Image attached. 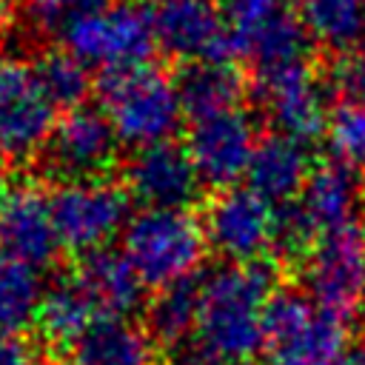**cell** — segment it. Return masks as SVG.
<instances>
[{
  "instance_id": "6da1fadb",
  "label": "cell",
  "mask_w": 365,
  "mask_h": 365,
  "mask_svg": "<svg viewBox=\"0 0 365 365\" xmlns=\"http://www.w3.org/2000/svg\"><path fill=\"white\" fill-rule=\"evenodd\" d=\"M197 291L194 345L231 362H251L265 351V319L277 294L265 262L220 265L197 282Z\"/></svg>"
},
{
  "instance_id": "7a4b0ae2",
  "label": "cell",
  "mask_w": 365,
  "mask_h": 365,
  "mask_svg": "<svg viewBox=\"0 0 365 365\" xmlns=\"http://www.w3.org/2000/svg\"><path fill=\"white\" fill-rule=\"evenodd\" d=\"M100 100L117 140L134 151L171 143L185 120L177 80L151 63L103 77Z\"/></svg>"
},
{
  "instance_id": "3957f363",
  "label": "cell",
  "mask_w": 365,
  "mask_h": 365,
  "mask_svg": "<svg viewBox=\"0 0 365 365\" xmlns=\"http://www.w3.org/2000/svg\"><path fill=\"white\" fill-rule=\"evenodd\" d=\"M120 251L143 285H154L160 291L194 279L208 254V242L202 220H197L191 211L140 208L123 231Z\"/></svg>"
},
{
  "instance_id": "277c9868",
  "label": "cell",
  "mask_w": 365,
  "mask_h": 365,
  "mask_svg": "<svg viewBox=\"0 0 365 365\" xmlns=\"http://www.w3.org/2000/svg\"><path fill=\"white\" fill-rule=\"evenodd\" d=\"M60 37L68 54L106 77L148 66L157 51L151 11L140 9L137 3H108L88 11L71 20Z\"/></svg>"
},
{
  "instance_id": "5b68a950",
  "label": "cell",
  "mask_w": 365,
  "mask_h": 365,
  "mask_svg": "<svg viewBox=\"0 0 365 365\" xmlns=\"http://www.w3.org/2000/svg\"><path fill=\"white\" fill-rule=\"evenodd\" d=\"M342 317L322 311L305 291H277L265 319L268 365H342L348 354Z\"/></svg>"
},
{
  "instance_id": "8992f818",
  "label": "cell",
  "mask_w": 365,
  "mask_h": 365,
  "mask_svg": "<svg viewBox=\"0 0 365 365\" xmlns=\"http://www.w3.org/2000/svg\"><path fill=\"white\" fill-rule=\"evenodd\" d=\"M208 251L222 265H257L279 248V208L245 182L217 191L202 214Z\"/></svg>"
},
{
  "instance_id": "52a82bcc",
  "label": "cell",
  "mask_w": 365,
  "mask_h": 365,
  "mask_svg": "<svg viewBox=\"0 0 365 365\" xmlns=\"http://www.w3.org/2000/svg\"><path fill=\"white\" fill-rule=\"evenodd\" d=\"M51 214L60 245L80 257L108 248L134 217L125 185L106 177L60 182L51 194Z\"/></svg>"
},
{
  "instance_id": "ba28073f",
  "label": "cell",
  "mask_w": 365,
  "mask_h": 365,
  "mask_svg": "<svg viewBox=\"0 0 365 365\" xmlns=\"http://www.w3.org/2000/svg\"><path fill=\"white\" fill-rule=\"evenodd\" d=\"M305 294L328 314L348 319L365 299V222L354 220L314 240L302 259Z\"/></svg>"
},
{
  "instance_id": "9c48e42d",
  "label": "cell",
  "mask_w": 365,
  "mask_h": 365,
  "mask_svg": "<svg viewBox=\"0 0 365 365\" xmlns=\"http://www.w3.org/2000/svg\"><path fill=\"white\" fill-rule=\"evenodd\" d=\"M359 208V180L356 171L331 160L314 165L299 197L279 208V248L285 251H308L317 237L342 228L354 220Z\"/></svg>"
},
{
  "instance_id": "30bf717a",
  "label": "cell",
  "mask_w": 365,
  "mask_h": 365,
  "mask_svg": "<svg viewBox=\"0 0 365 365\" xmlns=\"http://www.w3.org/2000/svg\"><path fill=\"white\" fill-rule=\"evenodd\" d=\"M54 111L34 63L0 51V163H26L43 154L54 131Z\"/></svg>"
},
{
  "instance_id": "8fae6325",
  "label": "cell",
  "mask_w": 365,
  "mask_h": 365,
  "mask_svg": "<svg viewBox=\"0 0 365 365\" xmlns=\"http://www.w3.org/2000/svg\"><path fill=\"white\" fill-rule=\"evenodd\" d=\"M225 17L234 54L254 71L308 60L311 37L285 0H228Z\"/></svg>"
},
{
  "instance_id": "7c38bea8",
  "label": "cell",
  "mask_w": 365,
  "mask_h": 365,
  "mask_svg": "<svg viewBox=\"0 0 365 365\" xmlns=\"http://www.w3.org/2000/svg\"><path fill=\"white\" fill-rule=\"evenodd\" d=\"M254 94L277 134L311 143L328 125V91L308 60L254 71Z\"/></svg>"
},
{
  "instance_id": "4fadbf2b",
  "label": "cell",
  "mask_w": 365,
  "mask_h": 365,
  "mask_svg": "<svg viewBox=\"0 0 365 365\" xmlns=\"http://www.w3.org/2000/svg\"><path fill=\"white\" fill-rule=\"evenodd\" d=\"M259 131L254 114H248L242 106L200 117L188 123L185 151L202 180V185H211L217 191L240 185L248 174V165L254 160V151L259 145Z\"/></svg>"
},
{
  "instance_id": "5bb4252c",
  "label": "cell",
  "mask_w": 365,
  "mask_h": 365,
  "mask_svg": "<svg viewBox=\"0 0 365 365\" xmlns=\"http://www.w3.org/2000/svg\"><path fill=\"white\" fill-rule=\"evenodd\" d=\"M151 20L157 48L188 66L228 63L234 57L228 17L220 0H160Z\"/></svg>"
},
{
  "instance_id": "9a60e30c",
  "label": "cell",
  "mask_w": 365,
  "mask_h": 365,
  "mask_svg": "<svg viewBox=\"0 0 365 365\" xmlns=\"http://www.w3.org/2000/svg\"><path fill=\"white\" fill-rule=\"evenodd\" d=\"M117 134L103 108H74L54 123L43 148V163L63 182L103 177L117 160Z\"/></svg>"
},
{
  "instance_id": "2e32d148",
  "label": "cell",
  "mask_w": 365,
  "mask_h": 365,
  "mask_svg": "<svg viewBox=\"0 0 365 365\" xmlns=\"http://www.w3.org/2000/svg\"><path fill=\"white\" fill-rule=\"evenodd\" d=\"M60 248L51 197L26 180H0V251L40 271Z\"/></svg>"
},
{
  "instance_id": "e0dca14e",
  "label": "cell",
  "mask_w": 365,
  "mask_h": 365,
  "mask_svg": "<svg viewBox=\"0 0 365 365\" xmlns=\"http://www.w3.org/2000/svg\"><path fill=\"white\" fill-rule=\"evenodd\" d=\"M125 191L143 208H180L200 197L202 180L180 143H160L148 148H137L125 163Z\"/></svg>"
},
{
  "instance_id": "ac0fdd59",
  "label": "cell",
  "mask_w": 365,
  "mask_h": 365,
  "mask_svg": "<svg viewBox=\"0 0 365 365\" xmlns=\"http://www.w3.org/2000/svg\"><path fill=\"white\" fill-rule=\"evenodd\" d=\"M311 171L314 165H311L308 143L274 131L259 140L245 174V185L254 188L268 202H274L277 208H285L299 197Z\"/></svg>"
},
{
  "instance_id": "d6986e66",
  "label": "cell",
  "mask_w": 365,
  "mask_h": 365,
  "mask_svg": "<svg viewBox=\"0 0 365 365\" xmlns=\"http://www.w3.org/2000/svg\"><path fill=\"white\" fill-rule=\"evenodd\" d=\"M74 279L91 299L100 319H128L143 302V279L131 268L123 251L103 248L94 254H86L74 271Z\"/></svg>"
},
{
  "instance_id": "ffe728a7",
  "label": "cell",
  "mask_w": 365,
  "mask_h": 365,
  "mask_svg": "<svg viewBox=\"0 0 365 365\" xmlns=\"http://www.w3.org/2000/svg\"><path fill=\"white\" fill-rule=\"evenodd\" d=\"M77 365H157V345L148 328L131 319H97L74 345Z\"/></svg>"
},
{
  "instance_id": "44dd1931",
  "label": "cell",
  "mask_w": 365,
  "mask_h": 365,
  "mask_svg": "<svg viewBox=\"0 0 365 365\" xmlns=\"http://www.w3.org/2000/svg\"><path fill=\"white\" fill-rule=\"evenodd\" d=\"M297 14L311 43L336 57L365 48V0H299Z\"/></svg>"
},
{
  "instance_id": "7402d4cb",
  "label": "cell",
  "mask_w": 365,
  "mask_h": 365,
  "mask_svg": "<svg viewBox=\"0 0 365 365\" xmlns=\"http://www.w3.org/2000/svg\"><path fill=\"white\" fill-rule=\"evenodd\" d=\"M97 319H100V314L94 311L91 299L86 297V291L80 288L74 274L51 282L43 291L40 311H37V325H40V331L48 342L77 345L83 339V334Z\"/></svg>"
},
{
  "instance_id": "603a6c76",
  "label": "cell",
  "mask_w": 365,
  "mask_h": 365,
  "mask_svg": "<svg viewBox=\"0 0 365 365\" xmlns=\"http://www.w3.org/2000/svg\"><path fill=\"white\" fill-rule=\"evenodd\" d=\"M180 97L188 123L211 114L240 108L242 103V77L228 63H197L188 66L180 80Z\"/></svg>"
},
{
  "instance_id": "cb8c5ba5",
  "label": "cell",
  "mask_w": 365,
  "mask_h": 365,
  "mask_svg": "<svg viewBox=\"0 0 365 365\" xmlns=\"http://www.w3.org/2000/svg\"><path fill=\"white\" fill-rule=\"evenodd\" d=\"M43 291L34 268L0 251V336H20L37 322Z\"/></svg>"
},
{
  "instance_id": "d4e9b609",
  "label": "cell",
  "mask_w": 365,
  "mask_h": 365,
  "mask_svg": "<svg viewBox=\"0 0 365 365\" xmlns=\"http://www.w3.org/2000/svg\"><path fill=\"white\" fill-rule=\"evenodd\" d=\"M197 282H177L168 288H160L157 297L148 302V334L157 342L182 348L188 336H194L197 328Z\"/></svg>"
},
{
  "instance_id": "484cf974",
  "label": "cell",
  "mask_w": 365,
  "mask_h": 365,
  "mask_svg": "<svg viewBox=\"0 0 365 365\" xmlns=\"http://www.w3.org/2000/svg\"><path fill=\"white\" fill-rule=\"evenodd\" d=\"M34 71H37V80H40L43 91L54 103V108L74 111L86 103V97L91 91V68H86L66 48L40 54L34 60Z\"/></svg>"
},
{
  "instance_id": "4316f807",
  "label": "cell",
  "mask_w": 365,
  "mask_h": 365,
  "mask_svg": "<svg viewBox=\"0 0 365 365\" xmlns=\"http://www.w3.org/2000/svg\"><path fill=\"white\" fill-rule=\"evenodd\" d=\"M325 143L336 163L354 171L365 168V103H336L325 125Z\"/></svg>"
},
{
  "instance_id": "83f0119b",
  "label": "cell",
  "mask_w": 365,
  "mask_h": 365,
  "mask_svg": "<svg viewBox=\"0 0 365 365\" xmlns=\"http://www.w3.org/2000/svg\"><path fill=\"white\" fill-rule=\"evenodd\" d=\"M111 0H26V20L40 34H63V29Z\"/></svg>"
},
{
  "instance_id": "f1b7e54d",
  "label": "cell",
  "mask_w": 365,
  "mask_h": 365,
  "mask_svg": "<svg viewBox=\"0 0 365 365\" xmlns=\"http://www.w3.org/2000/svg\"><path fill=\"white\" fill-rule=\"evenodd\" d=\"M328 88L342 100L365 103V48L339 54L328 71Z\"/></svg>"
},
{
  "instance_id": "f546056e",
  "label": "cell",
  "mask_w": 365,
  "mask_h": 365,
  "mask_svg": "<svg viewBox=\"0 0 365 365\" xmlns=\"http://www.w3.org/2000/svg\"><path fill=\"white\" fill-rule=\"evenodd\" d=\"M0 365H43V356L26 336H0Z\"/></svg>"
},
{
  "instance_id": "4dcf8cb0",
  "label": "cell",
  "mask_w": 365,
  "mask_h": 365,
  "mask_svg": "<svg viewBox=\"0 0 365 365\" xmlns=\"http://www.w3.org/2000/svg\"><path fill=\"white\" fill-rule=\"evenodd\" d=\"M171 365H251V362H231L222 356H214L208 351H202L200 345H182L177 348V354L171 356Z\"/></svg>"
},
{
  "instance_id": "1f68e13d",
  "label": "cell",
  "mask_w": 365,
  "mask_h": 365,
  "mask_svg": "<svg viewBox=\"0 0 365 365\" xmlns=\"http://www.w3.org/2000/svg\"><path fill=\"white\" fill-rule=\"evenodd\" d=\"M20 11V0H0V31H6Z\"/></svg>"
},
{
  "instance_id": "d6a6232c",
  "label": "cell",
  "mask_w": 365,
  "mask_h": 365,
  "mask_svg": "<svg viewBox=\"0 0 365 365\" xmlns=\"http://www.w3.org/2000/svg\"><path fill=\"white\" fill-rule=\"evenodd\" d=\"M342 365H365V339L362 342H354L342 359Z\"/></svg>"
},
{
  "instance_id": "836d02e7",
  "label": "cell",
  "mask_w": 365,
  "mask_h": 365,
  "mask_svg": "<svg viewBox=\"0 0 365 365\" xmlns=\"http://www.w3.org/2000/svg\"><path fill=\"white\" fill-rule=\"evenodd\" d=\"M359 317H362V325H365V299H362V305H359Z\"/></svg>"
},
{
  "instance_id": "e575fe53",
  "label": "cell",
  "mask_w": 365,
  "mask_h": 365,
  "mask_svg": "<svg viewBox=\"0 0 365 365\" xmlns=\"http://www.w3.org/2000/svg\"><path fill=\"white\" fill-rule=\"evenodd\" d=\"M71 365H77V362H71Z\"/></svg>"
},
{
  "instance_id": "d590c367",
  "label": "cell",
  "mask_w": 365,
  "mask_h": 365,
  "mask_svg": "<svg viewBox=\"0 0 365 365\" xmlns=\"http://www.w3.org/2000/svg\"><path fill=\"white\" fill-rule=\"evenodd\" d=\"M157 3H160V0H157Z\"/></svg>"
}]
</instances>
